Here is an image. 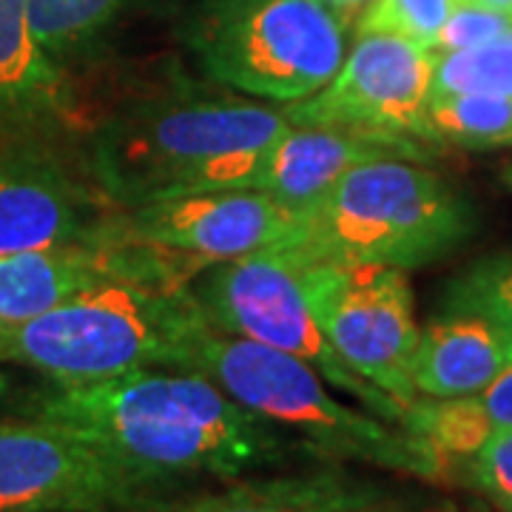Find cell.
<instances>
[{
    "label": "cell",
    "mask_w": 512,
    "mask_h": 512,
    "mask_svg": "<svg viewBox=\"0 0 512 512\" xmlns=\"http://www.w3.org/2000/svg\"><path fill=\"white\" fill-rule=\"evenodd\" d=\"M26 419L57 424L148 484L234 481L305 453L200 370L146 367L94 382L46 379L20 399Z\"/></svg>",
    "instance_id": "obj_1"
},
{
    "label": "cell",
    "mask_w": 512,
    "mask_h": 512,
    "mask_svg": "<svg viewBox=\"0 0 512 512\" xmlns=\"http://www.w3.org/2000/svg\"><path fill=\"white\" fill-rule=\"evenodd\" d=\"M291 128L285 109L228 86H174L123 97L89 131L83 165L117 208L202 191L256 188L271 148Z\"/></svg>",
    "instance_id": "obj_2"
},
{
    "label": "cell",
    "mask_w": 512,
    "mask_h": 512,
    "mask_svg": "<svg viewBox=\"0 0 512 512\" xmlns=\"http://www.w3.org/2000/svg\"><path fill=\"white\" fill-rule=\"evenodd\" d=\"M211 322L191 282L114 276L55 308L0 325V365L55 382H94L146 367H183Z\"/></svg>",
    "instance_id": "obj_3"
},
{
    "label": "cell",
    "mask_w": 512,
    "mask_h": 512,
    "mask_svg": "<svg viewBox=\"0 0 512 512\" xmlns=\"http://www.w3.org/2000/svg\"><path fill=\"white\" fill-rule=\"evenodd\" d=\"M185 370L214 379L231 399L271 421L311 458L359 461L424 481H441L450 473L427 441L367 407L339 399L316 367L291 353L211 328L194 345Z\"/></svg>",
    "instance_id": "obj_4"
},
{
    "label": "cell",
    "mask_w": 512,
    "mask_h": 512,
    "mask_svg": "<svg viewBox=\"0 0 512 512\" xmlns=\"http://www.w3.org/2000/svg\"><path fill=\"white\" fill-rule=\"evenodd\" d=\"M467 197L416 160H373L345 171L296 222L285 245L302 262L421 268L473 234Z\"/></svg>",
    "instance_id": "obj_5"
},
{
    "label": "cell",
    "mask_w": 512,
    "mask_h": 512,
    "mask_svg": "<svg viewBox=\"0 0 512 512\" xmlns=\"http://www.w3.org/2000/svg\"><path fill=\"white\" fill-rule=\"evenodd\" d=\"M348 29L319 0H205L188 43L214 83L288 106L339 72Z\"/></svg>",
    "instance_id": "obj_6"
},
{
    "label": "cell",
    "mask_w": 512,
    "mask_h": 512,
    "mask_svg": "<svg viewBox=\"0 0 512 512\" xmlns=\"http://www.w3.org/2000/svg\"><path fill=\"white\" fill-rule=\"evenodd\" d=\"M191 291L214 330L291 353L379 419L402 424L404 404L359 379L316 325L302 288V259L293 251L268 248L214 262L191 279Z\"/></svg>",
    "instance_id": "obj_7"
},
{
    "label": "cell",
    "mask_w": 512,
    "mask_h": 512,
    "mask_svg": "<svg viewBox=\"0 0 512 512\" xmlns=\"http://www.w3.org/2000/svg\"><path fill=\"white\" fill-rule=\"evenodd\" d=\"M313 319L339 359L399 404L413 402L419 322L407 271L376 262H302Z\"/></svg>",
    "instance_id": "obj_8"
},
{
    "label": "cell",
    "mask_w": 512,
    "mask_h": 512,
    "mask_svg": "<svg viewBox=\"0 0 512 512\" xmlns=\"http://www.w3.org/2000/svg\"><path fill=\"white\" fill-rule=\"evenodd\" d=\"M163 490L40 419L0 421V512H154Z\"/></svg>",
    "instance_id": "obj_9"
},
{
    "label": "cell",
    "mask_w": 512,
    "mask_h": 512,
    "mask_svg": "<svg viewBox=\"0 0 512 512\" xmlns=\"http://www.w3.org/2000/svg\"><path fill=\"white\" fill-rule=\"evenodd\" d=\"M114 211L55 140H0V256L109 245Z\"/></svg>",
    "instance_id": "obj_10"
},
{
    "label": "cell",
    "mask_w": 512,
    "mask_h": 512,
    "mask_svg": "<svg viewBox=\"0 0 512 512\" xmlns=\"http://www.w3.org/2000/svg\"><path fill=\"white\" fill-rule=\"evenodd\" d=\"M433 72L436 52L416 40L356 32L330 83L282 109L291 126H356L427 140Z\"/></svg>",
    "instance_id": "obj_11"
},
{
    "label": "cell",
    "mask_w": 512,
    "mask_h": 512,
    "mask_svg": "<svg viewBox=\"0 0 512 512\" xmlns=\"http://www.w3.org/2000/svg\"><path fill=\"white\" fill-rule=\"evenodd\" d=\"M296 222L299 217L254 188L202 191L114 211L109 242L148 245L208 268L225 259L285 248L296 234Z\"/></svg>",
    "instance_id": "obj_12"
},
{
    "label": "cell",
    "mask_w": 512,
    "mask_h": 512,
    "mask_svg": "<svg viewBox=\"0 0 512 512\" xmlns=\"http://www.w3.org/2000/svg\"><path fill=\"white\" fill-rule=\"evenodd\" d=\"M202 265L148 245H77L0 256V325H15L55 308L66 296L114 276L191 282Z\"/></svg>",
    "instance_id": "obj_13"
},
{
    "label": "cell",
    "mask_w": 512,
    "mask_h": 512,
    "mask_svg": "<svg viewBox=\"0 0 512 512\" xmlns=\"http://www.w3.org/2000/svg\"><path fill=\"white\" fill-rule=\"evenodd\" d=\"M427 140L356 126H291L271 148L254 191L302 217L345 171L373 160L430 157Z\"/></svg>",
    "instance_id": "obj_14"
},
{
    "label": "cell",
    "mask_w": 512,
    "mask_h": 512,
    "mask_svg": "<svg viewBox=\"0 0 512 512\" xmlns=\"http://www.w3.org/2000/svg\"><path fill=\"white\" fill-rule=\"evenodd\" d=\"M80 123L74 74L37 43L26 0H0V140H57Z\"/></svg>",
    "instance_id": "obj_15"
},
{
    "label": "cell",
    "mask_w": 512,
    "mask_h": 512,
    "mask_svg": "<svg viewBox=\"0 0 512 512\" xmlns=\"http://www.w3.org/2000/svg\"><path fill=\"white\" fill-rule=\"evenodd\" d=\"M154 512H433L339 467L239 478L214 493L163 501Z\"/></svg>",
    "instance_id": "obj_16"
},
{
    "label": "cell",
    "mask_w": 512,
    "mask_h": 512,
    "mask_svg": "<svg viewBox=\"0 0 512 512\" xmlns=\"http://www.w3.org/2000/svg\"><path fill=\"white\" fill-rule=\"evenodd\" d=\"M512 362V336L473 313H444L419 333L413 387L424 399L476 396Z\"/></svg>",
    "instance_id": "obj_17"
},
{
    "label": "cell",
    "mask_w": 512,
    "mask_h": 512,
    "mask_svg": "<svg viewBox=\"0 0 512 512\" xmlns=\"http://www.w3.org/2000/svg\"><path fill=\"white\" fill-rule=\"evenodd\" d=\"M151 0H26L43 52L66 72L103 60L111 37Z\"/></svg>",
    "instance_id": "obj_18"
},
{
    "label": "cell",
    "mask_w": 512,
    "mask_h": 512,
    "mask_svg": "<svg viewBox=\"0 0 512 512\" xmlns=\"http://www.w3.org/2000/svg\"><path fill=\"white\" fill-rule=\"evenodd\" d=\"M427 140L436 146L493 151L512 146V97L456 94L430 100Z\"/></svg>",
    "instance_id": "obj_19"
},
{
    "label": "cell",
    "mask_w": 512,
    "mask_h": 512,
    "mask_svg": "<svg viewBox=\"0 0 512 512\" xmlns=\"http://www.w3.org/2000/svg\"><path fill=\"white\" fill-rule=\"evenodd\" d=\"M456 94L512 97V29L476 49L436 55L430 100Z\"/></svg>",
    "instance_id": "obj_20"
},
{
    "label": "cell",
    "mask_w": 512,
    "mask_h": 512,
    "mask_svg": "<svg viewBox=\"0 0 512 512\" xmlns=\"http://www.w3.org/2000/svg\"><path fill=\"white\" fill-rule=\"evenodd\" d=\"M444 313H473L512 336V251L461 271L444 293Z\"/></svg>",
    "instance_id": "obj_21"
},
{
    "label": "cell",
    "mask_w": 512,
    "mask_h": 512,
    "mask_svg": "<svg viewBox=\"0 0 512 512\" xmlns=\"http://www.w3.org/2000/svg\"><path fill=\"white\" fill-rule=\"evenodd\" d=\"M458 0H373L356 20V32H390L433 46Z\"/></svg>",
    "instance_id": "obj_22"
},
{
    "label": "cell",
    "mask_w": 512,
    "mask_h": 512,
    "mask_svg": "<svg viewBox=\"0 0 512 512\" xmlns=\"http://www.w3.org/2000/svg\"><path fill=\"white\" fill-rule=\"evenodd\" d=\"M464 481L498 512H512V430H498L473 456L458 461Z\"/></svg>",
    "instance_id": "obj_23"
},
{
    "label": "cell",
    "mask_w": 512,
    "mask_h": 512,
    "mask_svg": "<svg viewBox=\"0 0 512 512\" xmlns=\"http://www.w3.org/2000/svg\"><path fill=\"white\" fill-rule=\"evenodd\" d=\"M512 29V20L504 15H495L487 9H476L467 3H458L453 15L441 26L436 43L430 46L436 55H450V52H464V49H476L481 43H490L498 35H504Z\"/></svg>",
    "instance_id": "obj_24"
},
{
    "label": "cell",
    "mask_w": 512,
    "mask_h": 512,
    "mask_svg": "<svg viewBox=\"0 0 512 512\" xmlns=\"http://www.w3.org/2000/svg\"><path fill=\"white\" fill-rule=\"evenodd\" d=\"M473 399H476L478 413L484 416L493 433L512 430V362Z\"/></svg>",
    "instance_id": "obj_25"
},
{
    "label": "cell",
    "mask_w": 512,
    "mask_h": 512,
    "mask_svg": "<svg viewBox=\"0 0 512 512\" xmlns=\"http://www.w3.org/2000/svg\"><path fill=\"white\" fill-rule=\"evenodd\" d=\"M319 3L328 6L330 12H336L348 26H353V20L362 18V12H365L373 0H319Z\"/></svg>",
    "instance_id": "obj_26"
},
{
    "label": "cell",
    "mask_w": 512,
    "mask_h": 512,
    "mask_svg": "<svg viewBox=\"0 0 512 512\" xmlns=\"http://www.w3.org/2000/svg\"><path fill=\"white\" fill-rule=\"evenodd\" d=\"M458 3H467V6H476V9H487L495 15H504L512 20V0H458Z\"/></svg>",
    "instance_id": "obj_27"
},
{
    "label": "cell",
    "mask_w": 512,
    "mask_h": 512,
    "mask_svg": "<svg viewBox=\"0 0 512 512\" xmlns=\"http://www.w3.org/2000/svg\"><path fill=\"white\" fill-rule=\"evenodd\" d=\"M504 180H507V183L512 185V165H510V171H507V174H504Z\"/></svg>",
    "instance_id": "obj_28"
}]
</instances>
